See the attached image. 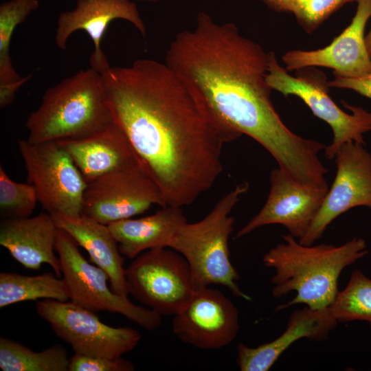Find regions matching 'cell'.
Wrapping results in <instances>:
<instances>
[{
  "label": "cell",
  "mask_w": 371,
  "mask_h": 371,
  "mask_svg": "<svg viewBox=\"0 0 371 371\" xmlns=\"http://www.w3.org/2000/svg\"><path fill=\"white\" fill-rule=\"evenodd\" d=\"M113 121L166 206L192 204L223 170L224 145L243 134L225 123L164 63L138 59L101 73Z\"/></svg>",
  "instance_id": "1"
},
{
  "label": "cell",
  "mask_w": 371,
  "mask_h": 371,
  "mask_svg": "<svg viewBox=\"0 0 371 371\" xmlns=\"http://www.w3.org/2000/svg\"><path fill=\"white\" fill-rule=\"evenodd\" d=\"M269 52L243 36L232 23L200 12L195 27L176 34L165 63L225 123L253 138L279 168L300 181L313 178L326 146L299 136L282 122L266 76Z\"/></svg>",
  "instance_id": "2"
},
{
  "label": "cell",
  "mask_w": 371,
  "mask_h": 371,
  "mask_svg": "<svg viewBox=\"0 0 371 371\" xmlns=\"http://www.w3.org/2000/svg\"><path fill=\"white\" fill-rule=\"evenodd\" d=\"M284 243L271 248L262 258L264 265L275 270L272 294L280 298L291 291L296 295L276 311L298 304L316 310L330 306L337 296L342 271L368 254L366 240L355 237L341 245H304L289 234Z\"/></svg>",
  "instance_id": "3"
},
{
  "label": "cell",
  "mask_w": 371,
  "mask_h": 371,
  "mask_svg": "<svg viewBox=\"0 0 371 371\" xmlns=\"http://www.w3.org/2000/svg\"><path fill=\"white\" fill-rule=\"evenodd\" d=\"M113 122L101 73L89 67L44 93L25 127L31 143L79 139Z\"/></svg>",
  "instance_id": "4"
},
{
  "label": "cell",
  "mask_w": 371,
  "mask_h": 371,
  "mask_svg": "<svg viewBox=\"0 0 371 371\" xmlns=\"http://www.w3.org/2000/svg\"><path fill=\"white\" fill-rule=\"evenodd\" d=\"M249 188L247 182L237 185L205 217L196 223H186L174 238L170 248L188 262L195 290L218 284L237 297L251 300L237 283L240 276L230 260L229 250L234 223L230 213Z\"/></svg>",
  "instance_id": "5"
},
{
  "label": "cell",
  "mask_w": 371,
  "mask_h": 371,
  "mask_svg": "<svg viewBox=\"0 0 371 371\" xmlns=\"http://www.w3.org/2000/svg\"><path fill=\"white\" fill-rule=\"evenodd\" d=\"M305 68L293 76L278 64L274 52H269L266 80L269 87L284 96L300 98L318 118L325 121L333 133L332 142L324 149L326 159H334L340 147L350 142L364 144L363 135L371 131V112L343 102L351 113L341 110L328 94V81L324 73Z\"/></svg>",
  "instance_id": "6"
},
{
  "label": "cell",
  "mask_w": 371,
  "mask_h": 371,
  "mask_svg": "<svg viewBox=\"0 0 371 371\" xmlns=\"http://www.w3.org/2000/svg\"><path fill=\"white\" fill-rule=\"evenodd\" d=\"M55 250L71 302L94 312L106 311L121 314L148 330H155L161 325L159 314L134 304L128 297L115 294L107 273L87 260L75 240L59 228Z\"/></svg>",
  "instance_id": "7"
},
{
  "label": "cell",
  "mask_w": 371,
  "mask_h": 371,
  "mask_svg": "<svg viewBox=\"0 0 371 371\" xmlns=\"http://www.w3.org/2000/svg\"><path fill=\"white\" fill-rule=\"evenodd\" d=\"M168 248L148 249L126 269L128 294L161 316L177 314L196 291L188 262Z\"/></svg>",
  "instance_id": "8"
},
{
  "label": "cell",
  "mask_w": 371,
  "mask_h": 371,
  "mask_svg": "<svg viewBox=\"0 0 371 371\" xmlns=\"http://www.w3.org/2000/svg\"><path fill=\"white\" fill-rule=\"evenodd\" d=\"M38 202L50 214L76 217L82 214L87 183L71 157L58 142H18Z\"/></svg>",
  "instance_id": "9"
},
{
  "label": "cell",
  "mask_w": 371,
  "mask_h": 371,
  "mask_svg": "<svg viewBox=\"0 0 371 371\" xmlns=\"http://www.w3.org/2000/svg\"><path fill=\"white\" fill-rule=\"evenodd\" d=\"M38 316L74 353L117 358L133 350L141 335L130 327H113L102 322L94 311L71 301L44 299L35 306Z\"/></svg>",
  "instance_id": "10"
},
{
  "label": "cell",
  "mask_w": 371,
  "mask_h": 371,
  "mask_svg": "<svg viewBox=\"0 0 371 371\" xmlns=\"http://www.w3.org/2000/svg\"><path fill=\"white\" fill-rule=\"evenodd\" d=\"M153 205L166 206L157 183L139 166L111 172L87 183L82 214L109 225L142 214Z\"/></svg>",
  "instance_id": "11"
},
{
  "label": "cell",
  "mask_w": 371,
  "mask_h": 371,
  "mask_svg": "<svg viewBox=\"0 0 371 371\" xmlns=\"http://www.w3.org/2000/svg\"><path fill=\"white\" fill-rule=\"evenodd\" d=\"M270 182L265 205L238 232L236 238L264 225L280 224L295 238H302L316 217L329 188L328 185L298 181L280 168L271 170Z\"/></svg>",
  "instance_id": "12"
},
{
  "label": "cell",
  "mask_w": 371,
  "mask_h": 371,
  "mask_svg": "<svg viewBox=\"0 0 371 371\" xmlns=\"http://www.w3.org/2000/svg\"><path fill=\"white\" fill-rule=\"evenodd\" d=\"M334 160L337 172L321 207L306 234L299 243L313 245L333 221L358 206L371 209V153L364 144L346 143Z\"/></svg>",
  "instance_id": "13"
},
{
  "label": "cell",
  "mask_w": 371,
  "mask_h": 371,
  "mask_svg": "<svg viewBox=\"0 0 371 371\" xmlns=\"http://www.w3.org/2000/svg\"><path fill=\"white\" fill-rule=\"evenodd\" d=\"M172 326L183 343L200 349H218L236 338L240 328L238 311L219 290L203 287L174 315Z\"/></svg>",
  "instance_id": "14"
},
{
  "label": "cell",
  "mask_w": 371,
  "mask_h": 371,
  "mask_svg": "<svg viewBox=\"0 0 371 371\" xmlns=\"http://www.w3.org/2000/svg\"><path fill=\"white\" fill-rule=\"evenodd\" d=\"M357 10L350 24L328 46L316 50H291L282 60L289 71L311 67L334 69V75L357 78L371 74V56L364 36L371 17V0H355Z\"/></svg>",
  "instance_id": "15"
},
{
  "label": "cell",
  "mask_w": 371,
  "mask_h": 371,
  "mask_svg": "<svg viewBox=\"0 0 371 371\" xmlns=\"http://www.w3.org/2000/svg\"><path fill=\"white\" fill-rule=\"evenodd\" d=\"M126 20L143 36L146 28L136 4L130 0H77L76 8L60 13L57 20L55 42L60 49H66L70 36L83 30L91 38L94 50L89 58L90 67L102 73L110 67L101 47L104 32L111 21Z\"/></svg>",
  "instance_id": "16"
},
{
  "label": "cell",
  "mask_w": 371,
  "mask_h": 371,
  "mask_svg": "<svg viewBox=\"0 0 371 371\" xmlns=\"http://www.w3.org/2000/svg\"><path fill=\"white\" fill-rule=\"evenodd\" d=\"M58 142L70 155L87 184L111 172L143 167L114 121L88 136Z\"/></svg>",
  "instance_id": "17"
},
{
  "label": "cell",
  "mask_w": 371,
  "mask_h": 371,
  "mask_svg": "<svg viewBox=\"0 0 371 371\" xmlns=\"http://www.w3.org/2000/svg\"><path fill=\"white\" fill-rule=\"evenodd\" d=\"M57 231L49 213L3 218L0 222V245L23 267L38 270L42 265L47 264L59 278L62 274L60 262L54 253Z\"/></svg>",
  "instance_id": "18"
},
{
  "label": "cell",
  "mask_w": 371,
  "mask_h": 371,
  "mask_svg": "<svg viewBox=\"0 0 371 371\" xmlns=\"http://www.w3.org/2000/svg\"><path fill=\"white\" fill-rule=\"evenodd\" d=\"M337 324L329 307L313 310L308 306L294 311L283 333L268 343L251 348L237 346V364L241 371H267L294 342L306 338L325 340Z\"/></svg>",
  "instance_id": "19"
},
{
  "label": "cell",
  "mask_w": 371,
  "mask_h": 371,
  "mask_svg": "<svg viewBox=\"0 0 371 371\" xmlns=\"http://www.w3.org/2000/svg\"><path fill=\"white\" fill-rule=\"evenodd\" d=\"M52 216L58 228L67 232L87 251L92 263L107 273L112 291L120 296L128 297L124 258L109 226L84 214L76 217L62 214Z\"/></svg>",
  "instance_id": "20"
},
{
  "label": "cell",
  "mask_w": 371,
  "mask_h": 371,
  "mask_svg": "<svg viewBox=\"0 0 371 371\" xmlns=\"http://www.w3.org/2000/svg\"><path fill=\"white\" fill-rule=\"evenodd\" d=\"M187 223L181 207L165 206L153 214L127 218L108 226L121 254L134 259L144 251L169 247L179 229Z\"/></svg>",
  "instance_id": "21"
},
{
  "label": "cell",
  "mask_w": 371,
  "mask_h": 371,
  "mask_svg": "<svg viewBox=\"0 0 371 371\" xmlns=\"http://www.w3.org/2000/svg\"><path fill=\"white\" fill-rule=\"evenodd\" d=\"M38 299L67 301L69 293L64 279L50 272L34 276L0 273V308Z\"/></svg>",
  "instance_id": "22"
},
{
  "label": "cell",
  "mask_w": 371,
  "mask_h": 371,
  "mask_svg": "<svg viewBox=\"0 0 371 371\" xmlns=\"http://www.w3.org/2000/svg\"><path fill=\"white\" fill-rule=\"evenodd\" d=\"M69 359L60 345L34 352L10 339L0 337V368L3 371H67Z\"/></svg>",
  "instance_id": "23"
},
{
  "label": "cell",
  "mask_w": 371,
  "mask_h": 371,
  "mask_svg": "<svg viewBox=\"0 0 371 371\" xmlns=\"http://www.w3.org/2000/svg\"><path fill=\"white\" fill-rule=\"evenodd\" d=\"M329 308L337 322L364 321L371 326V279L359 269L353 271Z\"/></svg>",
  "instance_id": "24"
},
{
  "label": "cell",
  "mask_w": 371,
  "mask_h": 371,
  "mask_svg": "<svg viewBox=\"0 0 371 371\" xmlns=\"http://www.w3.org/2000/svg\"><path fill=\"white\" fill-rule=\"evenodd\" d=\"M38 0H10L0 5V86L20 80L10 56L12 36L17 25L38 9Z\"/></svg>",
  "instance_id": "25"
},
{
  "label": "cell",
  "mask_w": 371,
  "mask_h": 371,
  "mask_svg": "<svg viewBox=\"0 0 371 371\" xmlns=\"http://www.w3.org/2000/svg\"><path fill=\"white\" fill-rule=\"evenodd\" d=\"M38 201L31 183L14 181L0 165V214L3 218L30 217Z\"/></svg>",
  "instance_id": "26"
},
{
  "label": "cell",
  "mask_w": 371,
  "mask_h": 371,
  "mask_svg": "<svg viewBox=\"0 0 371 371\" xmlns=\"http://www.w3.org/2000/svg\"><path fill=\"white\" fill-rule=\"evenodd\" d=\"M355 0H296L294 13L306 30H313L344 3Z\"/></svg>",
  "instance_id": "27"
},
{
  "label": "cell",
  "mask_w": 371,
  "mask_h": 371,
  "mask_svg": "<svg viewBox=\"0 0 371 371\" xmlns=\"http://www.w3.org/2000/svg\"><path fill=\"white\" fill-rule=\"evenodd\" d=\"M134 365L122 357L108 358L74 353L69 359V371H133Z\"/></svg>",
  "instance_id": "28"
},
{
  "label": "cell",
  "mask_w": 371,
  "mask_h": 371,
  "mask_svg": "<svg viewBox=\"0 0 371 371\" xmlns=\"http://www.w3.org/2000/svg\"><path fill=\"white\" fill-rule=\"evenodd\" d=\"M328 83L329 87L351 89L371 98V74L357 78L335 75V78Z\"/></svg>",
  "instance_id": "29"
},
{
  "label": "cell",
  "mask_w": 371,
  "mask_h": 371,
  "mask_svg": "<svg viewBox=\"0 0 371 371\" xmlns=\"http://www.w3.org/2000/svg\"><path fill=\"white\" fill-rule=\"evenodd\" d=\"M32 76L29 74L25 77H22L18 81L0 86V107L3 109L14 100L16 92L18 89Z\"/></svg>",
  "instance_id": "30"
},
{
  "label": "cell",
  "mask_w": 371,
  "mask_h": 371,
  "mask_svg": "<svg viewBox=\"0 0 371 371\" xmlns=\"http://www.w3.org/2000/svg\"><path fill=\"white\" fill-rule=\"evenodd\" d=\"M269 7L273 10L295 13L296 0H262Z\"/></svg>",
  "instance_id": "31"
},
{
  "label": "cell",
  "mask_w": 371,
  "mask_h": 371,
  "mask_svg": "<svg viewBox=\"0 0 371 371\" xmlns=\"http://www.w3.org/2000/svg\"><path fill=\"white\" fill-rule=\"evenodd\" d=\"M368 52L371 56V28L365 38Z\"/></svg>",
  "instance_id": "32"
},
{
  "label": "cell",
  "mask_w": 371,
  "mask_h": 371,
  "mask_svg": "<svg viewBox=\"0 0 371 371\" xmlns=\"http://www.w3.org/2000/svg\"><path fill=\"white\" fill-rule=\"evenodd\" d=\"M139 1H147V2H157L159 0H139Z\"/></svg>",
  "instance_id": "33"
}]
</instances>
